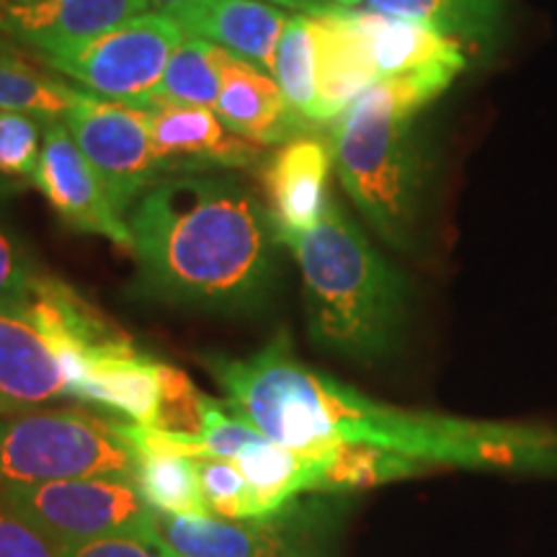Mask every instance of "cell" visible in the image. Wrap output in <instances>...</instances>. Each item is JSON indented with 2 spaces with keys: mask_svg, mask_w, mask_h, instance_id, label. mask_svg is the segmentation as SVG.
Returning <instances> with one entry per match:
<instances>
[{
  "mask_svg": "<svg viewBox=\"0 0 557 557\" xmlns=\"http://www.w3.org/2000/svg\"><path fill=\"white\" fill-rule=\"evenodd\" d=\"M333 148L318 135H299L284 143L263 169L269 218L276 243L308 233L331 205L329 176Z\"/></svg>",
  "mask_w": 557,
  "mask_h": 557,
  "instance_id": "obj_12",
  "label": "cell"
},
{
  "mask_svg": "<svg viewBox=\"0 0 557 557\" xmlns=\"http://www.w3.org/2000/svg\"><path fill=\"white\" fill-rule=\"evenodd\" d=\"M39 274L29 248L9 225L0 222V305L24 302Z\"/></svg>",
  "mask_w": 557,
  "mask_h": 557,
  "instance_id": "obj_30",
  "label": "cell"
},
{
  "mask_svg": "<svg viewBox=\"0 0 557 557\" xmlns=\"http://www.w3.org/2000/svg\"><path fill=\"white\" fill-rule=\"evenodd\" d=\"M269 3L284 5V9H292L299 13H315L323 9V5H329V0H269Z\"/></svg>",
  "mask_w": 557,
  "mask_h": 557,
  "instance_id": "obj_33",
  "label": "cell"
},
{
  "mask_svg": "<svg viewBox=\"0 0 557 557\" xmlns=\"http://www.w3.org/2000/svg\"><path fill=\"white\" fill-rule=\"evenodd\" d=\"M26 310L58 354L62 374L70 385L90 361L135 351L137 344L101 310L58 276L41 274L26 297Z\"/></svg>",
  "mask_w": 557,
  "mask_h": 557,
  "instance_id": "obj_10",
  "label": "cell"
},
{
  "mask_svg": "<svg viewBox=\"0 0 557 557\" xmlns=\"http://www.w3.org/2000/svg\"><path fill=\"white\" fill-rule=\"evenodd\" d=\"M45 122L21 111H0V178L32 184L45 145Z\"/></svg>",
  "mask_w": 557,
  "mask_h": 557,
  "instance_id": "obj_27",
  "label": "cell"
},
{
  "mask_svg": "<svg viewBox=\"0 0 557 557\" xmlns=\"http://www.w3.org/2000/svg\"><path fill=\"white\" fill-rule=\"evenodd\" d=\"M201 3V0H150V5L156 11L169 13V16H176V13L191 9V5Z\"/></svg>",
  "mask_w": 557,
  "mask_h": 557,
  "instance_id": "obj_34",
  "label": "cell"
},
{
  "mask_svg": "<svg viewBox=\"0 0 557 557\" xmlns=\"http://www.w3.org/2000/svg\"><path fill=\"white\" fill-rule=\"evenodd\" d=\"M139 287L205 310L259 308L274 284L269 209L233 178L160 181L129 218Z\"/></svg>",
  "mask_w": 557,
  "mask_h": 557,
  "instance_id": "obj_2",
  "label": "cell"
},
{
  "mask_svg": "<svg viewBox=\"0 0 557 557\" xmlns=\"http://www.w3.org/2000/svg\"><path fill=\"white\" fill-rule=\"evenodd\" d=\"M150 143L160 173L191 176L214 169H253L263 145L230 132L214 109L160 107L150 111Z\"/></svg>",
  "mask_w": 557,
  "mask_h": 557,
  "instance_id": "obj_11",
  "label": "cell"
},
{
  "mask_svg": "<svg viewBox=\"0 0 557 557\" xmlns=\"http://www.w3.org/2000/svg\"><path fill=\"white\" fill-rule=\"evenodd\" d=\"M455 73L382 78L333 124V163L348 197L387 246L410 250L426 194V160L416 137L423 107Z\"/></svg>",
  "mask_w": 557,
  "mask_h": 557,
  "instance_id": "obj_3",
  "label": "cell"
},
{
  "mask_svg": "<svg viewBox=\"0 0 557 557\" xmlns=\"http://www.w3.org/2000/svg\"><path fill=\"white\" fill-rule=\"evenodd\" d=\"M315 45L318 127L336 124L354 101L380 81L372 54L346 5L329 3L308 13Z\"/></svg>",
  "mask_w": 557,
  "mask_h": 557,
  "instance_id": "obj_15",
  "label": "cell"
},
{
  "mask_svg": "<svg viewBox=\"0 0 557 557\" xmlns=\"http://www.w3.org/2000/svg\"><path fill=\"white\" fill-rule=\"evenodd\" d=\"M271 78L282 88L292 114L310 132L318 127V88H315V45L308 13L289 18L287 29L278 37Z\"/></svg>",
  "mask_w": 557,
  "mask_h": 557,
  "instance_id": "obj_26",
  "label": "cell"
},
{
  "mask_svg": "<svg viewBox=\"0 0 557 557\" xmlns=\"http://www.w3.org/2000/svg\"><path fill=\"white\" fill-rule=\"evenodd\" d=\"M0 54H24V52H21V47L16 45V41L5 39L3 34H0Z\"/></svg>",
  "mask_w": 557,
  "mask_h": 557,
  "instance_id": "obj_35",
  "label": "cell"
},
{
  "mask_svg": "<svg viewBox=\"0 0 557 557\" xmlns=\"http://www.w3.org/2000/svg\"><path fill=\"white\" fill-rule=\"evenodd\" d=\"M329 3H336V5H354V0H329Z\"/></svg>",
  "mask_w": 557,
  "mask_h": 557,
  "instance_id": "obj_37",
  "label": "cell"
},
{
  "mask_svg": "<svg viewBox=\"0 0 557 557\" xmlns=\"http://www.w3.org/2000/svg\"><path fill=\"white\" fill-rule=\"evenodd\" d=\"M225 406L289 449L357 444L426 468L557 475V431L382 403L297 359L287 331L250 357H205Z\"/></svg>",
  "mask_w": 557,
  "mask_h": 557,
  "instance_id": "obj_1",
  "label": "cell"
},
{
  "mask_svg": "<svg viewBox=\"0 0 557 557\" xmlns=\"http://www.w3.org/2000/svg\"><path fill=\"white\" fill-rule=\"evenodd\" d=\"M184 37V29L169 13L148 11L99 37L41 54L39 60L101 99L135 103L158 86Z\"/></svg>",
  "mask_w": 557,
  "mask_h": 557,
  "instance_id": "obj_7",
  "label": "cell"
},
{
  "mask_svg": "<svg viewBox=\"0 0 557 557\" xmlns=\"http://www.w3.org/2000/svg\"><path fill=\"white\" fill-rule=\"evenodd\" d=\"M62 557H176L158 537H101L62 547Z\"/></svg>",
  "mask_w": 557,
  "mask_h": 557,
  "instance_id": "obj_32",
  "label": "cell"
},
{
  "mask_svg": "<svg viewBox=\"0 0 557 557\" xmlns=\"http://www.w3.org/2000/svg\"><path fill=\"white\" fill-rule=\"evenodd\" d=\"M18 186L13 184V181H5V178H0V197H9V194H13L16 191Z\"/></svg>",
  "mask_w": 557,
  "mask_h": 557,
  "instance_id": "obj_36",
  "label": "cell"
},
{
  "mask_svg": "<svg viewBox=\"0 0 557 557\" xmlns=\"http://www.w3.org/2000/svg\"><path fill=\"white\" fill-rule=\"evenodd\" d=\"M220 78L214 114L230 132L259 145H284L299 135H310L292 114L276 81L225 47L220 52Z\"/></svg>",
  "mask_w": 557,
  "mask_h": 557,
  "instance_id": "obj_16",
  "label": "cell"
},
{
  "mask_svg": "<svg viewBox=\"0 0 557 557\" xmlns=\"http://www.w3.org/2000/svg\"><path fill=\"white\" fill-rule=\"evenodd\" d=\"M65 124L120 214L163 181L150 143V111L88 90Z\"/></svg>",
  "mask_w": 557,
  "mask_h": 557,
  "instance_id": "obj_8",
  "label": "cell"
},
{
  "mask_svg": "<svg viewBox=\"0 0 557 557\" xmlns=\"http://www.w3.org/2000/svg\"><path fill=\"white\" fill-rule=\"evenodd\" d=\"M354 5L418 21L462 45L493 39L506 18V0H354Z\"/></svg>",
  "mask_w": 557,
  "mask_h": 557,
  "instance_id": "obj_24",
  "label": "cell"
},
{
  "mask_svg": "<svg viewBox=\"0 0 557 557\" xmlns=\"http://www.w3.org/2000/svg\"><path fill=\"white\" fill-rule=\"evenodd\" d=\"M163 361L139 348L90 361L78 380L67 385V398L120 413L137 426H156L163 403Z\"/></svg>",
  "mask_w": 557,
  "mask_h": 557,
  "instance_id": "obj_19",
  "label": "cell"
},
{
  "mask_svg": "<svg viewBox=\"0 0 557 557\" xmlns=\"http://www.w3.org/2000/svg\"><path fill=\"white\" fill-rule=\"evenodd\" d=\"M160 374H163V403H160L156 429L171 431V434L201 436L207 395L199 393L191 380L176 367L163 364Z\"/></svg>",
  "mask_w": 557,
  "mask_h": 557,
  "instance_id": "obj_29",
  "label": "cell"
},
{
  "mask_svg": "<svg viewBox=\"0 0 557 557\" xmlns=\"http://www.w3.org/2000/svg\"><path fill=\"white\" fill-rule=\"evenodd\" d=\"M135 449V478L139 496L152 511L169 517H205L212 513L201 491L197 462L191 457L160 449Z\"/></svg>",
  "mask_w": 557,
  "mask_h": 557,
  "instance_id": "obj_23",
  "label": "cell"
},
{
  "mask_svg": "<svg viewBox=\"0 0 557 557\" xmlns=\"http://www.w3.org/2000/svg\"><path fill=\"white\" fill-rule=\"evenodd\" d=\"M32 184L75 233L101 235L129 250L135 246L129 222L111 205L107 189L70 135L65 120L45 122V145Z\"/></svg>",
  "mask_w": 557,
  "mask_h": 557,
  "instance_id": "obj_9",
  "label": "cell"
},
{
  "mask_svg": "<svg viewBox=\"0 0 557 557\" xmlns=\"http://www.w3.org/2000/svg\"><path fill=\"white\" fill-rule=\"evenodd\" d=\"M171 18L184 34L225 47L271 75L278 37L292 16L263 0H201Z\"/></svg>",
  "mask_w": 557,
  "mask_h": 557,
  "instance_id": "obj_18",
  "label": "cell"
},
{
  "mask_svg": "<svg viewBox=\"0 0 557 557\" xmlns=\"http://www.w3.org/2000/svg\"><path fill=\"white\" fill-rule=\"evenodd\" d=\"M0 557H62V547L0 498Z\"/></svg>",
  "mask_w": 557,
  "mask_h": 557,
  "instance_id": "obj_31",
  "label": "cell"
},
{
  "mask_svg": "<svg viewBox=\"0 0 557 557\" xmlns=\"http://www.w3.org/2000/svg\"><path fill=\"white\" fill-rule=\"evenodd\" d=\"M0 498L60 547L116 537H156V511L127 478H73L0 487Z\"/></svg>",
  "mask_w": 557,
  "mask_h": 557,
  "instance_id": "obj_6",
  "label": "cell"
},
{
  "mask_svg": "<svg viewBox=\"0 0 557 557\" xmlns=\"http://www.w3.org/2000/svg\"><path fill=\"white\" fill-rule=\"evenodd\" d=\"M282 246L302 274L312 344L351 361H377L398 346L408 310L406 276L336 199L315 227Z\"/></svg>",
  "mask_w": 557,
  "mask_h": 557,
  "instance_id": "obj_4",
  "label": "cell"
},
{
  "mask_svg": "<svg viewBox=\"0 0 557 557\" xmlns=\"http://www.w3.org/2000/svg\"><path fill=\"white\" fill-rule=\"evenodd\" d=\"M67 398L58 354L26 310L0 305V416L26 413Z\"/></svg>",
  "mask_w": 557,
  "mask_h": 557,
  "instance_id": "obj_14",
  "label": "cell"
},
{
  "mask_svg": "<svg viewBox=\"0 0 557 557\" xmlns=\"http://www.w3.org/2000/svg\"><path fill=\"white\" fill-rule=\"evenodd\" d=\"M250 485L253 519L271 521L302 493H323L325 449H289L259 438L233 459Z\"/></svg>",
  "mask_w": 557,
  "mask_h": 557,
  "instance_id": "obj_21",
  "label": "cell"
},
{
  "mask_svg": "<svg viewBox=\"0 0 557 557\" xmlns=\"http://www.w3.org/2000/svg\"><path fill=\"white\" fill-rule=\"evenodd\" d=\"M197 472L207 506L214 517L246 521L253 519V496L250 485L233 459L197 457Z\"/></svg>",
  "mask_w": 557,
  "mask_h": 557,
  "instance_id": "obj_28",
  "label": "cell"
},
{
  "mask_svg": "<svg viewBox=\"0 0 557 557\" xmlns=\"http://www.w3.org/2000/svg\"><path fill=\"white\" fill-rule=\"evenodd\" d=\"M346 11L367 41L380 81L421 73L459 75L468 65L462 41L431 29L426 24L357 9V5H346Z\"/></svg>",
  "mask_w": 557,
  "mask_h": 557,
  "instance_id": "obj_17",
  "label": "cell"
},
{
  "mask_svg": "<svg viewBox=\"0 0 557 557\" xmlns=\"http://www.w3.org/2000/svg\"><path fill=\"white\" fill-rule=\"evenodd\" d=\"M220 52L212 41L186 34L173 50L163 78L150 94L137 99L132 107L152 111L160 107H207L214 109L220 99Z\"/></svg>",
  "mask_w": 557,
  "mask_h": 557,
  "instance_id": "obj_22",
  "label": "cell"
},
{
  "mask_svg": "<svg viewBox=\"0 0 557 557\" xmlns=\"http://www.w3.org/2000/svg\"><path fill=\"white\" fill-rule=\"evenodd\" d=\"M148 11L150 0H0V34L41 58Z\"/></svg>",
  "mask_w": 557,
  "mask_h": 557,
  "instance_id": "obj_13",
  "label": "cell"
},
{
  "mask_svg": "<svg viewBox=\"0 0 557 557\" xmlns=\"http://www.w3.org/2000/svg\"><path fill=\"white\" fill-rule=\"evenodd\" d=\"M86 94V88L41 73L26 60V54H0V111L65 120L67 111L78 107Z\"/></svg>",
  "mask_w": 557,
  "mask_h": 557,
  "instance_id": "obj_25",
  "label": "cell"
},
{
  "mask_svg": "<svg viewBox=\"0 0 557 557\" xmlns=\"http://www.w3.org/2000/svg\"><path fill=\"white\" fill-rule=\"evenodd\" d=\"M156 537L176 557H287V537L276 519L233 521L205 517H152Z\"/></svg>",
  "mask_w": 557,
  "mask_h": 557,
  "instance_id": "obj_20",
  "label": "cell"
},
{
  "mask_svg": "<svg viewBox=\"0 0 557 557\" xmlns=\"http://www.w3.org/2000/svg\"><path fill=\"white\" fill-rule=\"evenodd\" d=\"M103 475L135 478L116 421L52 406L0 416V487Z\"/></svg>",
  "mask_w": 557,
  "mask_h": 557,
  "instance_id": "obj_5",
  "label": "cell"
}]
</instances>
